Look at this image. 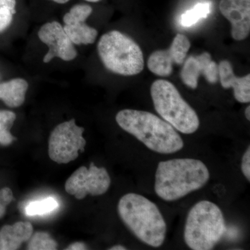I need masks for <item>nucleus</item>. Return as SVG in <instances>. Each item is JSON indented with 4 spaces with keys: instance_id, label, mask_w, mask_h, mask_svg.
<instances>
[{
    "instance_id": "obj_10",
    "label": "nucleus",
    "mask_w": 250,
    "mask_h": 250,
    "mask_svg": "<svg viewBox=\"0 0 250 250\" xmlns=\"http://www.w3.org/2000/svg\"><path fill=\"white\" fill-rule=\"evenodd\" d=\"M190 48V42L187 36L177 34L169 49L156 51L149 56L148 68L158 76H170L173 71L172 65L183 63Z\"/></svg>"
},
{
    "instance_id": "obj_20",
    "label": "nucleus",
    "mask_w": 250,
    "mask_h": 250,
    "mask_svg": "<svg viewBox=\"0 0 250 250\" xmlns=\"http://www.w3.org/2000/svg\"><path fill=\"white\" fill-rule=\"evenodd\" d=\"M58 206V202L55 199L48 197L40 201L30 202L26 207L25 213L29 216L47 214L55 210Z\"/></svg>"
},
{
    "instance_id": "obj_19",
    "label": "nucleus",
    "mask_w": 250,
    "mask_h": 250,
    "mask_svg": "<svg viewBox=\"0 0 250 250\" xmlns=\"http://www.w3.org/2000/svg\"><path fill=\"white\" fill-rule=\"evenodd\" d=\"M28 241L27 250H55L58 248L57 242L48 233L36 232Z\"/></svg>"
},
{
    "instance_id": "obj_9",
    "label": "nucleus",
    "mask_w": 250,
    "mask_h": 250,
    "mask_svg": "<svg viewBox=\"0 0 250 250\" xmlns=\"http://www.w3.org/2000/svg\"><path fill=\"white\" fill-rule=\"evenodd\" d=\"M38 36L41 42L48 46V52L43 58L45 63L54 58L70 62L76 58L77 49L67 35L63 27L57 21L47 22L41 27Z\"/></svg>"
},
{
    "instance_id": "obj_17",
    "label": "nucleus",
    "mask_w": 250,
    "mask_h": 250,
    "mask_svg": "<svg viewBox=\"0 0 250 250\" xmlns=\"http://www.w3.org/2000/svg\"><path fill=\"white\" fill-rule=\"evenodd\" d=\"M210 11V3H198L192 9L186 11L181 16V24L185 27L195 25L200 20L208 17Z\"/></svg>"
},
{
    "instance_id": "obj_13",
    "label": "nucleus",
    "mask_w": 250,
    "mask_h": 250,
    "mask_svg": "<svg viewBox=\"0 0 250 250\" xmlns=\"http://www.w3.org/2000/svg\"><path fill=\"white\" fill-rule=\"evenodd\" d=\"M220 10L231 24V36L234 40L243 41L250 32V0H221Z\"/></svg>"
},
{
    "instance_id": "obj_26",
    "label": "nucleus",
    "mask_w": 250,
    "mask_h": 250,
    "mask_svg": "<svg viewBox=\"0 0 250 250\" xmlns=\"http://www.w3.org/2000/svg\"><path fill=\"white\" fill-rule=\"evenodd\" d=\"M246 117L247 120L250 121V106H248L246 109Z\"/></svg>"
},
{
    "instance_id": "obj_14",
    "label": "nucleus",
    "mask_w": 250,
    "mask_h": 250,
    "mask_svg": "<svg viewBox=\"0 0 250 250\" xmlns=\"http://www.w3.org/2000/svg\"><path fill=\"white\" fill-rule=\"evenodd\" d=\"M219 78L224 88H233L234 98L241 103L250 102V75L243 77H236L231 63L222 61L218 65Z\"/></svg>"
},
{
    "instance_id": "obj_1",
    "label": "nucleus",
    "mask_w": 250,
    "mask_h": 250,
    "mask_svg": "<svg viewBox=\"0 0 250 250\" xmlns=\"http://www.w3.org/2000/svg\"><path fill=\"white\" fill-rule=\"evenodd\" d=\"M116 121L122 129L154 152L173 154L184 147L183 140L173 126L149 112L122 110Z\"/></svg>"
},
{
    "instance_id": "obj_28",
    "label": "nucleus",
    "mask_w": 250,
    "mask_h": 250,
    "mask_svg": "<svg viewBox=\"0 0 250 250\" xmlns=\"http://www.w3.org/2000/svg\"><path fill=\"white\" fill-rule=\"evenodd\" d=\"M85 1H89V2H98V1H100V0H85Z\"/></svg>"
},
{
    "instance_id": "obj_7",
    "label": "nucleus",
    "mask_w": 250,
    "mask_h": 250,
    "mask_svg": "<svg viewBox=\"0 0 250 250\" xmlns=\"http://www.w3.org/2000/svg\"><path fill=\"white\" fill-rule=\"evenodd\" d=\"M84 128L77 126L75 119L57 125L49 139V156L54 162L65 164L75 160L85 149Z\"/></svg>"
},
{
    "instance_id": "obj_27",
    "label": "nucleus",
    "mask_w": 250,
    "mask_h": 250,
    "mask_svg": "<svg viewBox=\"0 0 250 250\" xmlns=\"http://www.w3.org/2000/svg\"><path fill=\"white\" fill-rule=\"evenodd\" d=\"M51 1H54V2L58 3V4H62L68 2L70 0H51Z\"/></svg>"
},
{
    "instance_id": "obj_24",
    "label": "nucleus",
    "mask_w": 250,
    "mask_h": 250,
    "mask_svg": "<svg viewBox=\"0 0 250 250\" xmlns=\"http://www.w3.org/2000/svg\"><path fill=\"white\" fill-rule=\"evenodd\" d=\"M67 250H87V247L84 243H81V242H77V243H72L66 248Z\"/></svg>"
},
{
    "instance_id": "obj_21",
    "label": "nucleus",
    "mask_w": 250,
    "mask_h": 250,
    "mask_svg": "<svg viewBox=\"0 0 250 250\" xmlns=\"http://www.w3.org/2000/svg\"><path fill=\"white\" fill-rule=\"evenodd\" d=\"M16 0H0V33L11 25L16 14Z\"/></svg>"
},
{
    "instance_id": "obj_6",
    "label": "nucleus",
    "mask_w": 250,
    "mask_h": 250,
    "mask_svg": "<svg viewBox=\"0 0 250 250\" xmlns=\"http://www.w3.org/2000/svg\"><path fill=\"white\" fill-rule=\"evenodd\" d=\"M151 96L156 112L174 129L184 134H193L199 129L196 112L170 82L155 81L151 86Z\"/></svg>"
},
{
    "instance_id": "obj_8",
    "label": "nucleus",
    "mask_w": 250,
    "mask_h": 250,
    "mask_svg": "<svg viewBox=\"0 0 250 250\" xmlns=\"http://www.w3.org/2000/svg\"><path fill=\"white\" fill-rule=\"evenodd\" d=\"M111 185V178L104 167H98L91 163L89 168L82 166L67 179L65 189L77 200L88 195L98 196L106 193Z\"/></svg>"
},
{
    "instance_id": "obj_16",
    "label": "nucleus",
    "mask_w": 250,
    "mask_h": 250,
    "mask_svg": "<svg viewBox=\"0 0 250 250\" xmlns=\"http://www.w3.org/2000/svg\"><path fill=\"white\" fill-rule=\"evenodd\" d=\"M29 88L27 81L16 78L0 83V100L11 108L19 107L24 103Z\"/></svg>"
},
{
    "instance_id": "obj_5",
    "label": "nucleus",
    "mask_w": 250,
    "mask_h": 250,
    "mask_svg": "<svg viewBox=\"0 0 250 250\" xmlns=\"http://www.w3.org/2000/svg\"><path fill=\"white\" fill-rule=\"evenodd\" d=\"M99 57L104 67L113 73L134 76L144 68V58L139 45L121 31L104 34L98 44Z\"/></svg>"
},
{
    "instance_id": "obj_12",
    "label": "nucleus",
    "mask_w": 250,
    "mask_h": 250,
    "mask_svg": "<svg viewBox=\"0 0 250 250\" xmlns=\"http://www.w3.org/2000/svg\"><path fill=\"white\" fill-rule=\"evenodd\" d=\"M181 71V79L184 84L189 88L195 89L198 85V79L204 75L207 82L215 83L218 81V65L212 61L208 52H204L200 55L191 56L184 62Z\"/></svg>"
},
{
    "instance_id": "obj_3",
    "label": "nucleus",
    "mask_w": 250,
    "mask_h": 250,
    "mask_svg": "<svg viewBox=\"0 0 250 250\" xmlns=\"http://www.w3.org/2000/svg\"><path fill=\"white\" fill-rule=\"evenodd\" d=\"M118 210L123 223L140 241L154 248L164 244L167 227L154 202L131 192L120 200Z\"/></svg>"
},
{
    "instance_id": "obj_22",
    "label": "nucleus",
    "mask_w": 250,
    "mask_h": 250,
    "mask_svg": "<svg viewBox=\"0 0 250 250\" xmlns=\"http://www.w3.org/2000/svg\"><path fill=\"white\" fill-rule=\"evenodd\" d=\"M14 200L12 190L9 188L5 187L0 190V218L6 213V207Z\"/></svg>"
},
{
    "instance_id": "obj_15",
    "label": "nucleus",
    "mask_w": 250,
    "mask_h": 250,
    "mask_svg": "<svg viewBox=\"0 0 250 250\" xmlns=\"http://www.w3.org/2000/svg\"><path fill=\"white\" fill-rule=\"evenodd\" d=\"M32 225L29 222H18L5 225L0 230V250H16L33 234Z\"/></svg>"
},
{
    "instance_id": "obj_25",
    "label": "nucleus",
    "mask_w": 250,
    "mask_h": 250,
    "mask_svg": "<svg viewBox=\"0 0 250 250\" xmlns=\"http://www.w3.org/2000/svg\"><path fill=\"white\" fill-rule=\"evenodd\" d=\"M110 250H125L126 248L124 246H115L110 248Z\"/></svg>"
},
{
    "instance_id": "obj_18",
    "label": "nucleus",
    "mask_w": 250,
    "mask_h": 250,
    "mask_svg": "<svg viewBox=\"0 0 250 250\" xmlns=\"http://www.w3.org/2000/svg\"><path fill=\"white\" fill-rule=\"evenodd\" d=\"M16 115L13 111L0 110V145L8 146L14 142L15 138L10 132Z\"/></svg>"
},
{
    "instance_id": "obj_23",
    "label": "nucleus",
    "mask_w": 250,
    "mask_h": 250,
    "mask_svg": "<svg viewBox=\"0 0 250 250\" xmlns=\"http://www.w3.org/2000/svg\"><path fill=\"white\" fill-rule=\"evenodd\" d=\"M241 170L248 182H250V147H248L242 159Z\"/></svg>"
},
{
    "instance_id": "obj_11",
    "label": "nucleus",
    "mask_w": 250,
    "mask_h": 250,
    "mask_svg": "<svg viewBox=\"0 0 250 250\" xmlns=\"http://www.w3.org/2000/svg\"><path fill=\"white\" fill-rule=\"evenodd\" d=\"M93 12L90 5L76 4L63 17V29L74 45L93 44L98 36V31L85 22Z\"/></svg>"
},
{
    "instance_id": "obj_4",
    "label": "nucleus",
    "mask_w": 250,
    "mask_h": 250,
    "mask_svg": "<svg viewBox=\"0 0 250 250\" xmlns=\"http://www.w3.org/2000/svg\"><path fill=\"white\" fill-rule=\"evenodd\" d=\"M227 231L221 209L213 202L203 200L195 204L188 212L184 240L193 250H210L221 241Z\"/></svg>"
},
{
    "instance_id": "obj_2",
    "label": "nucleus",
    "mask_w": 250,
    "mask_h": 250,
    "mask_svg": "<svg viewBox=\"0 0 250 250\" xmlns=\"http://www.w3.org/2000/svg\"><path fill=\"white\" fill-rule=\"evenodd\" d=\"M209 178L208 169L197 159L161 161L156 170L154 190L162 200L176 201L205 187Z\"/></svg>"
}]
</instances>
